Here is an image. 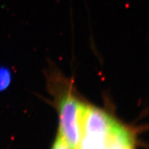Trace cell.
Listing matches in <instances>:
<instances>
[{"label":"cell","mask_w":149,"mask_h":149,"mask_svg":"<svg viewBox=\"0 0 149 149\" xmlns=\"http://www.w3.org/2000/svg\"><path fill=\"white\" fill-rule=\"evenodd\" d=\"M84 104L67 95L59 105V132L72 149H78L81 137V117Z\"/></svg>","instance_id":"1"},{"label":"cell","mask_w":149,"mask_h":149,"mask_svg":"<svg viewBox=\"0 0 149 149\" xmlns=\"http://www.w3.org/2000/svg\"><path fill=\"white\" fill-rule=\"evenodd\" d=\"M103 149H134L133 135L116 120L102 133Z\"/></svg>","instance_id":"2"},{"label":"cell","mask_w":149,"mask_h":149,"mask_svg":"<svg viewBox=\"0 0 149 149\" xmlns=\"http://www.w3.org/2000/svg\"><path fill=\"white\" fill-rule=\"evenodd\" d=\"M12 73L8 67L0 66V93L3 92L10 86Z\"/></svg>","instance_id":"3"},{"label":"cell","mask_w":149,"mask_h":149,"mask_svg":"<svg viewBox=\"0 0 149 149\" xmlns=\"http://www.w3.org/2000/svg\"><path fill=\"white\" fill-rule=\"evenodd\" d=\"M52 149H72L60 134H58Z\"/></svg>","instance_id":"4"}]
</instances>
